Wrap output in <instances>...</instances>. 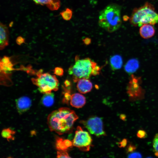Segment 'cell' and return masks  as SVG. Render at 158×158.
<instances>
[{"label": "cell", "mask_w": 158, "mask_h": 158, "mask_svg": "<svg viewBox=\"0 0 158 158\" xmlns=\"http://www.w3.org/2000/svg\"><path fill=\"white\" fill-rule=\"evenodd\" d=\"M78 118L73 111L68 108L62 107L49 115L47 122L51 131L62 135L68 132Z\"/></svg>", "instance_id": "obj_1"}, {"label": "cell", "mask_w": 158, "mask_h": 158, "mask_svg": "<svg viewBox=\"0 0 158 158\" xmlns=\"http://www.w3.org/2000/svg\"><path fill=\"white\" fill-rule=\"evenodd\" d=\"M121 11V7L116 4H111L106 6L99 13V26L109 32L117 30L122 23Z\"/></svg>", "instance_id": "obj_2"}, {"label": "cell", "mask_w": 158, "mask_h": 158, "mask_svg": "<svg viewBox=\"0 0 158 158\" xmlns=\"http://www.w3.org/2000/svg\"><path fill=\"white\" fill-rule=\"evenodd\" d=\"M100 70L97 63L89 58L80 59L77 56L74 64L69 68L68 73L72 76L73 81L76 82L80 79H88L92 75H98Z\"/></svg>", "instance_id": "obj_3"}, {"label": "cell", "mask_w": 158, "mask_h": 158, "mask_svg": "<svg viewBox=\"0 0 158 158\" xmlns=\"http://www.w3.org/2000/svg\"><path fill=\"white\" fill-rule=\"evenodd\" d=\"M129 21L135 26L140 27L147 24L154 25L158 23V13L154 6L147 2L143 6L134 9Z\"/></svg>", "instance_id": "obj_4"}, {"label": "cell", "mask_w": 158, "mask_h": 158, "mask_svg": "<svg viewBox=\"0 0 158 158\" xmlns=\"http://www.w3.org/2000/svg\"><path fill=\"white\" fill-rule=\"evenodd\" d=\"M36 75L37 77L32 78L31 80L40 92L49 93L58 90L59 82L55 75L49 73H43L42 70L38 71Z\"/></svg>", "instance_id": "obj_5"}, {"label": "cell", "mask_w": 158, "mask_h": 158, "mask_svg": "<svg viewBox=\"0 0 158 158\" xmlns=\"http://www.w3.org/2000/svg\"><path fill=\"white\" fill-rule=\"evenodd\" d=\"M141 77L131 75L126 88L129 101L133 102L144 99L145 91L141 85Z\"/></svg>", "instance_id": "obj_6"}, {"label": "cell", "mask_w": 158, "mask_h": 158, "mask_svg": "<svg viewBox=\"0 0 158 158\" xmlns=\"http://www.w3.org/2000/svg\"><path fill=\"white\" fill-rule=\"evenodd\" d=\"M92 141V139L88 133L78 126L72 141L73 145L83 151H88Z\"/></svg>", "instance_id": "obj_7"}, {"label": "cell", "mask_w": 158, "mask_h": 158, "mask_svg": "<svg viewBox=\"0 0 158 158\" xmlns=\"http://www.w3.org/2000/svg\"><path fill=\"white\" fill-rule=\"evenodd\" d=\"M81 123L92 134L97 136L106 135L103 130L102 120L99 117H92L86 121H82Z\"/></svg>", "instance_id": "obj_8"}, {"label": "cell", "mask_w": 158, "mask_h": 158, "mask_svg": "<svg viewBox=\"0 0 158 158\" xmlns=\"http://www.w3.org/2000/svg\"><path fill=\"white\" fill-rule=\"evenodd\" d=\"M16 103L18 113L21 114L29 109L31 105V101L29 97L23 96L16 99Z\"/></svg>", "instance_id": "obj_9"}, {"label": "cell", "mask_w": 158, "mask_h": 158, "mask_svg": "<svg viewBox=\"0 0 158 158\" xmlns=\"http://www.w3.org/2000/svg\"><path fill=\"white\" fill-rule=\"evenodd\" d=\"M77 88L79 92L85 94L91 91L92 88V84L88 79L82 78L78 81Z\"/></svg>", "instance_id": "obj_10"}, {"label": "cell", "mask_w": 158, "mask_h": 158, "mask_svg": "<svg viewBox=\"0 0 158 158\" xmlns=\"http://www.w3.org/2000/svg\"><path fill=\"white\" fill-rule=\"evenodd\" d=\"M0 48L3 49L8 45L9 32L7 26L0 23Z\"/></svg>", "instance_id": "obj_11"}, {"label": "cell", "mask_w": 158, "mask_h": 158, "mask_svg": "<svg viewBox=\"0 0 158 158\" xmlns=\"http://www.w3.org/2000/svg\"><path fill=\"white\" fill-rule=\"evenodd\" d=\"M70 100L71 105L76 108L82 107L86 103L85 97L79 93H75L72 95Z\"/></svg>", "instance_id": "obj_12"}, {"label": "cell", "mask_w": 158, "mask_h": 158, "mask_svg": "<svg viewBox=\"0 0 158 158\" xmlns=\"http://www.w3.org/2000/svg\"><path fill=\"white\" fill-rule=\"evenodd\" d=\"M140 63L139 61L136 58H132L128 60L124 66V70L128 73L132 74L139 68Z\"/></svg>", "instance_id": "obj_13"}, {"label": "cell", "mask_w": 158, "mask_h": 158, "mask_svg": "<svg viewBox=\"0 0 158 158\" xmlns=\"http://www.w3.org/2000/svg\"><path fill=\"white\" fill-rule=\"evenodd\" d=\"M139 32L141 37L144 39H148L152 37L154 35L155 30L152 25L144 24L140 28Z\"/></svg>", "instance_id": "obj_14"}, {"label": "cell", "mask_w": 158, "mask_h": 158, "mask_svg": "<svg viewBox=\"0 0 158 158\" xmlns=\"http://www.w3.org/2000/svg\"><path fill=\"white\" fill-rule=\"evenodd\" d=\"M37 4L46 5L51 10L58 9L60 6V0H33Z\"/></svg>", "instance_id": "obj_15"}, {"label": "cell", "mask_w": 158, "mask_h": 158, "mask_svg": "<svg viewBox=\"0 0 158 158\" xmlns=\"http://www.w3.org/2000/svg\"><path fill=\"white\" fill-rule=\"evenodd\" d=\"M110 63L112 70L115 71L120 69L123 63L122 57L119 55H114L110 59Z\"/></svg>", "instance_id": "obj_16"}, {"label": "cell", "mask_w": 158, "mask_h": 158, "mask_svg": "<svg viewBox=\"0 0 158 158\" xmlns=\"http://www.w3.org/2000/svg\"><path fill=\"white\" fill-rule=\"evenodd\" d=\"M44 94L41 99L42 104L45 107H51L53 104L54 102V93L51 92Z\"/></svg>", "instance_id": "obj_17"}, {"label": "cell", "mask_w": 158, "mask_h": 158, "mask_svg": "<svg viewBox=\"0 0 158 158\" xmlns=\"http://www.w3.org/2000/svg\"><path fill=\"white\" fill-rule=\"evenodd\" d=\"M15 133L14 131L10 128H7L2 130L1 135L3 138H6L8 141H9L14 139L13 135Z\"/></svg>", "instance_id": "obj_18"}, {"label": "cell", "mask_w": 158, "mask_h": 158, "mask_svg": "<svg viewBox=\"0 0 158 158\" xmlns=\"http://www.w3.org/2000/svg\"><path fill=\"white\" fill-rule=\"evenodd\" d=\"M56 149L59 151H66L68 149L65 145L64 140L59 137L56 139Z\"/></svg>", "instance_id": "obj_19"}, {"label": "cell", "mask_w": 158, "mask_h": 158, "mask_svg": "<svg viewBox=\"0 0 158 158\" xmlns=\"http://www.w3.org/2000/svg\"><path fill=\"white\" fill-rule=\"evenodd\" d=\"M60 13L64 20H69L72 17L73 11L71 9L67 8L61 11Z\"/></svg>", "instance_id": "obj_20"}, {"label": "cell", "mask_w": 158, "mask_h": 158, "mask_svg": "<svg viewBox=\"0 0 158 158\" xmlns=\"http://www.w3.org/2000/svg\"><path fill=\"white\" fill-rule=\"evenodd\" d=\"M137 149V146L132 143H130L127 146L126 149V153L129 154L134 152Z\"/></svg>", "instance_id": "obj_21"}, {"label": "cell", "mask_w": 158, "mask_h": 158, "mask_svg": "<svg viewBox=\"0 0 158 158\" xmlns=\"http://www.w3.org/2000/svg\"><path fill=\"white\" fill-rule=\"evenodd\" d=\"M153 147L154 151L158 152V133L155 135L153 138Z\"/></svg>", "instance_id": "obj_22"}, {"label": "cell", "mask_w": 158, "mask_h": 158, "mask_svg": "<svg viewBox=\"0 0 158 158\" xmlns=\"http://www.w3.org/2000/svg\"><path fill=\"white\" fill-rule=\"evenodd\" d=\"M136 135L138 138L141 139L145 138L147 136V135L146 131L141 129L138 130Z\"/></svg>", "instance_id": "obj_23"}, {"label": "cell", "mask_w": 158, "mask_h": 158, "mask_svg": "<svg viewBox=\"0 0 158 158\" xmlns=\"http://www.w3.org/2000/svg\"><path fill=\"white\" fill-rule=\"evenodd\" d=\"M58 158H70L68 153L65 151H59L57 152Z\"/></svg>", "instance_id": "obj_24"}, {"label": "cell", "mask_w": 158, "mask_h": 158, "mask_svg": "<svg viewBox=\"0 0 158 158\" xmlns=\"http://www.w3.org/2000/svg\"><path fill=\"white\" fill-rule=\"evenodd\" d=\"M54 71L55 74L60 76H62L64 73L63 69L60 67H56L54 69Z\"/></svg>", "instance_id": "obj_25"}, {"label": "cell", "mask_w": 158, "mask_h": 158, "mask_svg": "<svg viewBox=\"0 0 158 158\" xmlns=\"http://www.w3.org/2000/svg\"><path fill=\"white\" fill-rule=\"evenodd\" d=\"M142 155L139 152H133L128 154V158H141Z\"/></svg>", "instance_id": "obj_26"}, {"label": "cell", "mask_w": 158, "mask_h": 158, "mask_svg": "<svg viewBox=\"0 0 158 158\" xmlns=\"http://www.w3.org/2000/svg\"><path fill=\"white\" fill-rule=\"evenodd\" d=\"M127 142V139L124 138L121 142L118 143V146L120 147H124L126 146Z\"/></svg>", "instance_id": "obj_27"}, {"label": "cell", "mask_w": 158, "mask_h": 158, "mask_svg": "<svg viewBox=\"0 0 158 158\" xmlns=\"http://www.w3.org/2000/svg\"><path fill=\"white\" fill-rule=\"evenodd\" d=\"M25 41V39L21 36L18 37L16 40V43L19 45H21L24 43Z\"/></svg>", "instance_id": "obj_28"}, {"label": "cell", "mask_w": 158, "mask_h": 158, "mask_svg": "<svg viewBox=\"0 0 158 158\" xmlns=\"http://www.w3.org/2000/svg\"><path fill=\"white\" fill-rule=\"evenodd\" d=\"M83 41L85 45H88L91 43V39L88 37H86L83 40Z\"/></svg>", "instance_id": "obj_29"}, {"label": "cell", "mask_w": 158, "mask_h": 158, "mask_svg": "<svg viewBox=\"0 0 158 158\" xmlns=\"http://www.w3.org/2000/svg\"><path fill=\"white\" fill-rule=\"evenodd\" d=\"M120 119L122 120L125 121H126V116L124 114H121L120 116Z\"/></svg>", "instance_id": "obj_30"}, {"label": "cell", "mask_w": 158, "mask_h": 158, "mask_svg": "<svg viewBox=\"0 0 158 158\" xmlns=\"http://www.w3.org/2000/svg\"><path fill=\"white\" fill-rule=\"evenodd\" d=\"M64 84L66 87H67L70 85V82L68 80H66L64 83Z\"/></svg>", "instance_id": "obj_31"}, {"label": "cell", "mask_w": 158, "mask_h": 158, "mask_svg": "<svg viewBox=\"0 0 158 158\" xmlns=\"http://www.w3.org/2000/svg\"><path fill=\"white\" fill-rule=\"evenodd\" d=\"M154 155L158 157V152H154Z\"/></svg>", "instance_id": "obj_32"}]
</instances>
